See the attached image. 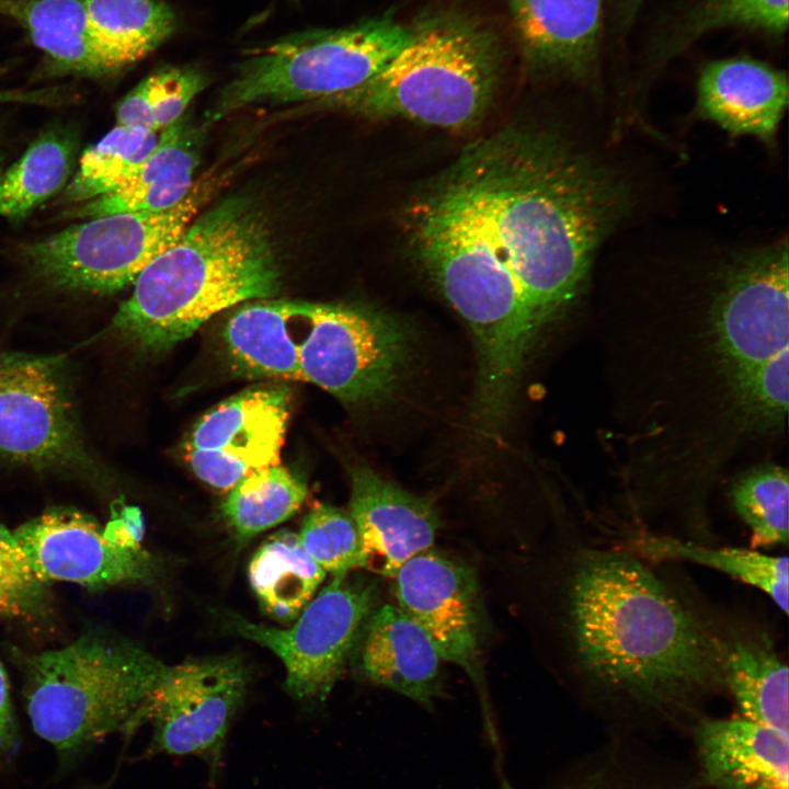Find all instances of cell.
<instances>
[{"instance_id": "obj_1", "label": "cell", "mask_w": 789, "mask_h": 789, "mask_svg": "<svg viewBox=\"0 0 789 789\" xmlns=\"http://www.w3.org/2000/svg\"><path fill=\"white\" fill-rule=\"evenodd\" d=\"M561 544L546 613L567 685L610 720L694 725L725 693L700 597L615 537L573 533Z\"/></svg>"}, {"instance_id": "obj_2", "label": "cell", "mask_w": 789, "mask_h": 789, "mask_svg": "<svg viewBox=\"0 0 789 789\" xmlns=\"http://www.w3.org/2000/svg\"><path fill=\"white\" fill-rule=\"evenodd\" d=\"M459 159L474 184L487 232L539 331L583 289L596 252L624 217V180L565 139L503 130Z\"/></svg>"}, {"instance_id": "obj_3", "label": "cell", "mask_w": 789, "mask_h": 789, "mask_svg": "<svg viewBox=\"0 0 789 789\" xmlns=\"http://www.w3.org/2000/svg\"><path fill=\"white\" fill-rule=\"evenodd\" d=\"M222 339L237 375L309 382L357 407L390 400L415 354L412 328L391 315L296 299L243 305L227 321Z\"/></svg>"}, {"instance_id": "obj_4", "label": "cell", "mask_w": 789, "mask_h": 789, "mask_svg": "<svg viewBox=\"0 0 789 789\" xmlns=\"http://www.w3.org/2000/svg\"><path fill=\"white\" fill-rule=\"evenodd\" d=\"M281 268L263 211L232 196L191 221L134 282L101 334L149 352L186 340L216 313L278 293Z\"/></svg>"}, {"instance_id": "obj_5", "label": "cell", "mask_w": 789, "mask_h": 789, "mask_svg": "<svg viewBox=\"0 0 789 789\" xmlns=\"http://www.w3.org/2000/svg\"><path fill=\"white\" fill-rule=\"evenodd\" d=\"M404 221L415 259L473 334L478 393L511 397L539 329L491 245L474 187L458 160L413 199Z\"/></svg>"}, {"instance_id": "obj_6", "label": "cell", "mask_w": 789, "mask_h": 789, "mask_svg": "<svg viewBox=\"0 0 789 789\" xmlns=\"http://www.w3.org/2000/svg\"><path fill=\"white\" fill-rule=\"evenodd\" d=\"M13 658L34 731L64 754L138 728L144 707L171 670L137 642L103 628L58 649L16 651Z\"/></svg>"}, {"instance_id": "obj_7", "label": "cell", "mask_w": 789, "mask_h": 789, "mask_svg": "<svg viewBox=\"0 0 789 789\" xmlns=\"http://www.w3.org/2000/svg\"><path fill=\"white\" fill-rule=\"evenodd\" d=\"M500 65V42L489 26L465 13L443 12L411 26L408 43L374 77L323 103L369 117L464 129L485 112Z\"/></svg>"}, {"instance_id": "obj_8", "label": "cell", "mask_w": 789, "mask_h": 789, "mask_svg": "<svg viewBox=\"0 0 789 789\" xmlns=\"http://www.w3.org/2000/svg\"><path fill=\"white\" fill-rule=\"evenodd\" d=\"M411 37L391 16L309 30L255 49L221 89L214 119L260 104L327 101L374 77Z\"/></svg>"}, {"instance_id": "obj_9", "label": "cell", "mask_w": 789, "mask_h": 789, "mask_svg": "<svg viewBox=\"0 0 789 789\" xmlns=\"http://www.w3.org/2000/svg\"><path fill=\"white\" fill-rule=\"evenodd\" d=\"M0 460L94 485L106 481L81 427L65 354L0 352Z\"/></svg>"}, {"instance_id": "obj_10", "label": "cell", "mask_w": 789, "mask_h": 789, "mask_svg": "<svg viewBox=\"0 0 789 789\" xmlns=\"http://www.w3.org/2000/svg\"><path fill=\"white\" fill-rule=\"evenodd\" d=\"M205 193L192 190L183 202L164 211L89 218L25 244L21 254L31 272L55 289L114 294L133 285L142 270L179 239Z\"/></svg>"}, {"instance_id": "obj_11", "label": "cell", "mask_w": 789, "mask_h": 789, "mask_svg": "<svg viewBox=\"0 0 789 789\" xmlns=\"http://www.w3.org/2000/svg\"><path fill=\"white\" fill-rule=\"evenodd\" d=\"M378 585L364 575L334 576L288 628L227 613L225 629L272 651L285 667L286 690L300 701H323L378 607Z\"/></svg>"}, {"instance_id": "obj_12", "label": "cell", "mask_w": 789, "mask_h": 789, "mask_svg": "<svg viewBox=\"0 0 789 789\" xmlns=\"http://www.w3.org/2000/svg\"><path fill=\"white\" fill-rule=\"evenodd\" d=\"M718 281L709 324L717 363L731 391L754 369L789 350L787 240L737 253Z\"/></svg>"}, {"instance_id": "obj_13", "label": "cell", "mask_w": 789, "mask_h": 789, "mask_svg": "<svg viewBox=\"0 0 789 789\" xmlns=\"http://www.w3.org/2000/svg\"><path fill=\"white\" fill-rule=\"evenodd\" d=\"M248 684L245 664L236 655L194 659L171 666L138 719V727L146 721L152 724L151 752L197 756L214 779Z\"/></svg>"}, {"instance_id": "obj_14", "label": "cell", "mask_w": 789, "mask_h": 789, "mask_svg": "<svg viewBox=\"0 0 789 789\" xmlns=\"http://www.w3.org/2000/svg\"><path fill=\"white\" fill-rule=\"evenodd\" d=\"M291 393L283 384L254 385L205 413L187 434L183 456L208 485L229 490L242 478L278 465Z\"/></svg>"}, {"instance_id": "obj_15", "label": "cell", "mask_w": 789, "mask_h": 789, "mask_svg": "<svg viewBox=\"0 0 789 789\" xmlns=\"http://www.w3.org/2000/svg\"><path fill=\"white\" fill-rule=\"evenodd\" d=\"M36 576L89 590L149 583L157 564L141 547L116 541L89 514L53 506L13 530Z\"/></svg>"}, {"instance_id": "obj_16", "label": "cell", "mask_w": 789, "mask_h": 789, "mask_svg": "<svg viewBox=\"0 0 789 789\" xmlns=\"http://www.w3.org/2000/svg\"><path fill=\"white\" fill-rule=\"evenodd\" d=\"M392 578L397 606L422 627L443 660L460 666L482 689L484 622L472 569L431 548Z\"/></svg>"}, {"instance_id": "obj_17", "label": "cell", "mask_w": 789, "mask_h": 789, "mask_svg": "<svg viewBox=\"0 0 789 789\" xmlns=\"http://www.w3.org/2000/svg\"><path fill=\"white\" fill-rule=\"evenodd\" d=\"M700 604L740 716L788 731V664L770 628L745 613Z\"/></svg>"}, {"instance_id": "obj_18", "label": "cell", "mask_w": 789, "mask_h": 789, "mask_svg": "<svg viewBox=\"0 0 789 789\" xmlns=\"http://www.w3.org/2000/svg\"><path fill=\"white\" fill-rule=\"evenodd\" d=\"M351 477V517L362 542L364 568L393 576L412 557L432 548L439 528L436 506L367 466H354Z\"/></svg>"}, {"instance_id": "obj_19", "label": "cell", "mask_w": 789, "mask_h": 789, "mask_svg": "<svg viewBox=\"0 0 789 789\" xmlns=\"http://www.w3.org/2000/svg\"><path fill=\"white\" fill-rule=\"evenodd\" d=\"M353 654L369 683L432 708L444 694L442 656L427 633L397 605L369 615Z\"/></svg>"}, {"instance_id": "obj_20", "label": "cell", "mask_w": 789, "mask_h": 789, "mask_svg": "<svg viewBox=\"0 0 789 789\" xmlns=\"http://www.w3.org/2000/svg\"><path fill=\"white\" fill-rule=\"evenodd\" d=\"M787 105L786 73L754 59L710 62L698 79L696 115L732 136L774 145Z\"/></svg>"}, {"instance_id": "obj_21", "label": "cell", "mask_w": 789, "mask_h": 789, "mask_svg": "<svg viewBox=\"0 0 789 789\" xmlns=\"http://www.w3.org/2000/svg\"><path fill=\"white\" fill-rule=\"evenodd\" d=\"M527 64L536 71L583 79L595 69L603 0H507Z\"/></svg>"}, {"instance_id": "obj_22", "label": "cell", "mask_w": 789, "mask_h": 789, "mask_svg": "<svg viewBox=\"0 0 789 789\" xmlns=\"http://www.w3.org/2000/svg\"><path fill=\"white\" fill-rule=\"evenodd\" d=\"M704 779L716 789H789V733L737 716L694 725Z\"/></svg>"}, {"instance_id": "obj_23", "label": "cell", "mask_w": 789, "mask_h": 789, "mask_svg": "<svg viewBox=\"0 0 789 789\" xmlns=\"http://www.w3.org/2000/svg\"><path fill=\"white\" fill-rule=\"evenodd\" d=\"M199 158L201 132L182 117L161 132L151 153L117 190L83 203L75 216L171 209L193 190Z\"/></svg>"}, {"instance_id": "obj_24", "label": "cell", "mask_w": 789, "mask_h": 789, "mask_svg": "<svg viewBox=\"0 0 789 789\" xmlns=\"http://www.w3.org/2000/svg\"><path fill=\"white\" fill-rule=\"evenodd\" d=\"M0 16L22 26L53 73L118 75L98 44L81 0H0Z\"/></svg>"}, {"instance_id": "obj_25", "label": "cell", "mask_w": 789, "mask_h": 789, "mask_svg": "<svg viewBox=\"0 0 789 789\" xmlns=\"http://www.w3.org/2000/svg\"><path fill=\"white\" fill-rule=\"evenodd\" d=\"M613 535L621 544L658 563L688 562L716 570L759 590L787 616L788 557L771 556L753 548L702 544L667 535L620 531Z\"/></svg>"}, {"instance_id": "obj_26", "label": "cell", "mask_w": 789, "mask_h": 789, "mask_svg": "<svg viewBox=\"0 0 789 789\" xmlns=\"http://www.w3.org/2000/svg\"><path fill=\"white\" fill-rule=\"evenodd\" d=\"M325 575L297 534L285 529L270 536L249 564V581L262 610L282 624L298 617Z\"/></svg>"}, {"instance_id": "obj_27", "label": "cell", "mask_w": 789, "mask_h": 789, "mask_svg": "<svg viewBox=\"0 0 789 789\" xmlns=\"http://www.w3.org/2000/svg\"><path fill=\"white\" fill-rule=\"evenodd\" d=\"M93 35L118 73L140 61L176 28L163 0H81Z\"/></svg>"}, {"instance_id": "obj_28", "label": "cell", "mask_w": 789, "mask_h": 789, "mask_svg": "<svg viewBox=\"0 0 789 789\" xmlns=\"http://www.w3.org/2000/svg\"><path fill=\"white\" fill-rule=\"evenodd\" d=\"M73 132L52 127L0 175V215L20 220L67 186L77 160Z\"/></svg>"}, {"instance_id": "obj_29", "label": "cell", "mask_w": 789, "mask_h": 789, "mask_svg": "<svg viewBox=\"0 0 789 789\" xmlns=\"http://www.w3.org/2000/svg\"><path fill=\"white\" fill-rule=\"evenodd\" d=\"M307 495L304 481L283 466L255 471L237 482L222 502V513L240 542L290 518Z\"/></svg>"}, {"instance_id": "obj_30", "label": "cell", "mask_w": 789, "mask_h": 789, "mask_svg": "<svg viewBox=\"0 0 789 789\" xmlns=\"http://www.w3.org/2000/svg\"><path fill=\"white\" fill-rule=\"evenodd\" d=\"M157 133L116 125L87 149L65 188V201L87 203L117 190L151 153Z\"/></svg>"}, {"instance_id": "obj_31", "label": "cell", "mask_w": 789, "mask_h": 789, "mask_svg": "<svg viewBox=\"0 0 789 789\" xmlns=\"http://www.w3.org/2000/svg\"><path fill=\"white\" fill-rule=\"evenodd\" d=\"M729 500L750 533V548L788 545V472L777 465H761L737 477Z\"/></svg>"}, {"instance_id": "obj_32", "label": "cell", "mask_w": 789, "mask_h": 789, "mask_svg": "<svg viewBox=\"0 0 789 789\" xmlns=\"http://www.w3.org/2000/svg\"><path fill=\"white\" fill-rule=\"evenodd\" d=\"M206 85V76L194 67L156 70L118 103L117 125L153 133L163 130L183 117L188 104Z\"/></svg>"}, {"instance_id": "obj_33", "label": "cell", "mask_w": 789, "mask_h": 789, "mask_svg": "<svg viewBox=\"0 0 789 789\" xmlns=\"http://www.w3.org/2000/svg\"><path fill=\"white\" fill-rule=\"evenodd\" d=\"M53 615L49 585L34 573L13 530L0 523V618L45 626Z\"/></svg>"}, {"instance_id": "obj_34", "label": "cell", "mask_w": 789, "mask_h": 789, "mask_svg": "<svg viewBox=\"0 0 789 789\" xmlns=\"http://www.w3.org/2000/svg\"><path fill=\"white\" fill-rule=\"evenodd\" d=\"M297 536L305 551L333 576L364 568L357 527L351 515L334 506L315 505Z\"/></svg>"}, {"instance_id": "obj_35", "label": "cell", "mask_w": 789, "mask_h": 789, "mask_svg": "<svg viewBox=\"0 0 789 789\" xmlns=\"http://www.w3.org/2000/svg\"><path fill=\"white\" fill-rule=\"evenodd\" d=\"M788 351L740 380L731 390L734 410L754 430L779 427L788 410Z\"/></svg>"}, {"instance_id": "obj_36", "label": "cell", "mask_w": 789, "mask_h": 789, "mask_svg": "<svg viewBox=\"0 0 789 789\" xmlns=\"http://www.w3.org/2000/svg\"><path fill=\"white\" fill-rule=\"evenodd\" d=\"M789 0H704L688 18L685 37L694 39L706 32L741 26L782 34L788 26Z\"/></svg>"}, {"instance_id": "obj_37", "label": "cell", "mask_w": 789, "mask_h": 789, "mask_svg": "<svg viewBox=\"0 0 789 789\" xmlns=\"http://www.w3.org/2000/svg\"><path fill=\"white\" fill-rule=\"evenodd\" d=\"M18 745L10 684L0 660V763L9 759Z\"/></svg>"}, {"instance_id": "obj_38", "label": "cell", "mask_w": 789, "mask_h": 789, "mask_svg": "<svg viewBox=\"0 0 789 789\" xmlns=\"http://www.w3.org/2000/svg\"><path fill=\"white\" fill-rule=\"evenodd\" d=\"M61 98L55 89L0 91V103L53 104Z\"/></svg>"}, {"instance_id": "obj_39", "label": "cell", "mask_w": 789, "mask_h": 789, "mask_svg": "<svg viewBox=\"0 0 789 789\" xmlns=\"http://www.w3.org/2000/svg\"><path fill=\"white\" fill-rule=\"evenodd\" d=\"M565 789H643L642 787L638 785H632L631 782H622V781H614L611 777H606L599 775V776H592L591 778H586L584 781H581L580 784L571 785L570 787Z\"/></svg>"}, {"instance_id": "obj_40", "label": "cell", "mask_w": 789, "mask_h": 789, "mask_svg": "<svg viewBox=\"0 0 789 789\" xmlns=\"http://www.w3.org/2000/svg\"><path fill=\"white\" fill-rule=\"evenodd\" d=\"M642 2L643 0H622V18L627 23L632 21Z\"/></svg>"}, {"instance_id": "obj_41", "label": "cell", "mask_w": 789, "mask_h": 789, "mask_svg": "<svg viewBox=\"0 0 789 789\" xmlns=\"http://www.w3.org/2000/svg\"><path fill=\"white\" fill-rule=\"evenodd\" d=\"M1 161H2V157H1V155H0V163H1Z\"/></svg>"}]
</instances>
